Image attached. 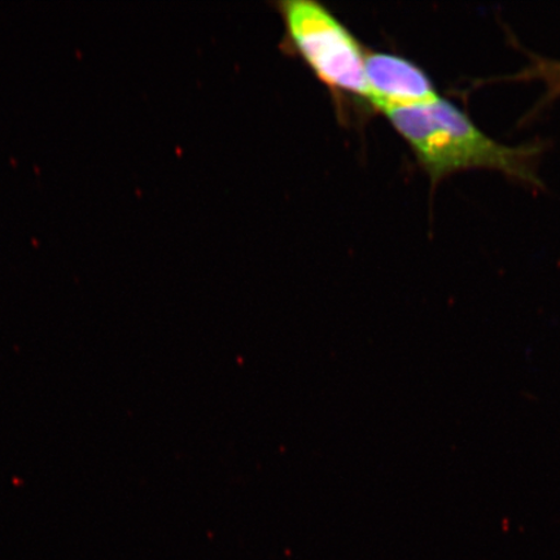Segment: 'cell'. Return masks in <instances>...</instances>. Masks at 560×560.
Segmentation results:
<instances>
[{
	"label": "cell",
	"mask_w": 560,
	"mask_h": 560,
	"mask_svg": "<svg viewBox=\"0 0 560 560\" xmlns=\"http://www.w3.org/2000/svg\"><path fill=\"white\" fill-rule=\"evenodd\" d=\"M384 115L408 142L432 185L453 173L488 170L525 185L542 186L537 173L540 143H501L440 95L430 102L385 110Z\"/></svg>",
	"instance_id": "cell-1"
},
{
	"label": "cell",
	"mask_w": 560,
	"mask_h": 560,
	"mask_svg": "<svg viewBox=\"0 0 560 560\" xmlns=\"http://www.w3.org/2000/svg\"><path fill=\"white\" fill-rule=\"evenodd\" d=\"M280 11L293 46L322 82L368 97L366 54L330 11L310 0H289Z\"/></svg>",
	"instance_id": "cell-2"
},
{
	"label": "cell",
	"mask_w": 560,
	"mask_h": 560,
	"mask_svg": "<svg viewBox=\"0 0 560 560\" xmlns=\"http://www.w3.org/2000/svg\"><path fill=\"white\" fill-rule=\"evenodd\" d=\"M368 100L385 110L409 107L439 96L429 74L416 62L398 55L371 52L365 55Z\"/></svg>",
	"instance_id": "cell-3"
},
{
	"label": "cell",
	"mask_w": 560,
	"mask_h": 560,
	"mask_svg": "<svg viewBox=\"0 0 560 560\" xmlns=\"http://www.w3.org/2000/svg\"><path fill=\"white\" fill-rule=\"evenodd\" d=\"M550 82L557 93L560 94V60L556 61L550 69Z\"/></svg>",
	"instance_id": "cell-4"
}]
</instances>
